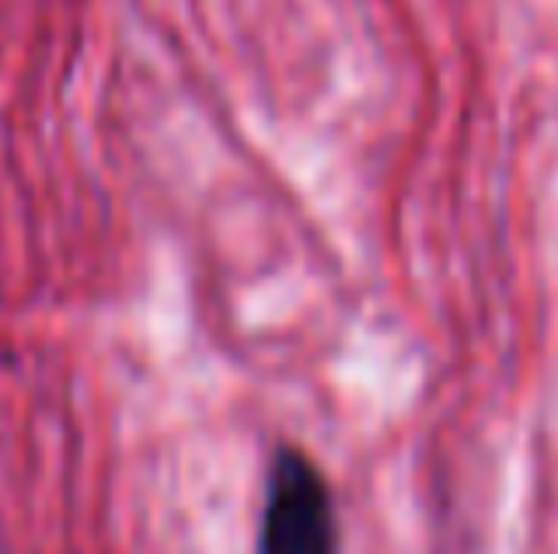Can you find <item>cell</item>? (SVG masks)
I'll return each instance as SVG.
<instances>
[{"label": "cell", "instance_id": "obj_1", "mask_svg": "<svg viewBox=\"0 0 558 554\" xmlns=\"http://www.w3.org/2000/svg\"><path fill=\"white\" fill-rule=\"evenodd\" d=\"M260 554H338V516L328 481L294 447H279L265 477Z\"/></svg>", "mask_w": 558, "mask_h": 554}]
</instances>
